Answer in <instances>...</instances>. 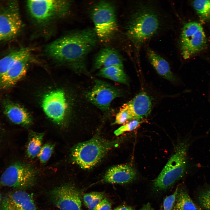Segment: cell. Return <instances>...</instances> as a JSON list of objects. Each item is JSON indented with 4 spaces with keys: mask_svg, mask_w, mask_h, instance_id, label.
I'll return each instance as SVG.
<instances>
[{
    "mask_svg": "<svg viewBox=\"0 0 210 210\" xmlns=\"http://www.w3.org/2000/svg\"><path fill=\"white\" fill-rule=\"evenodd\" d=\"M98 40L94 29H85L52 42L46 47L45 52L51 58L69 63L78 71L89 75L86 59L95 46Z\"/></svg>",
    "mask_w": 210,
    "mask_h": 210,
    "instance_id": "cell-1",
    "label": "cell"
},
{
    "mask_svg": "<svg viewBox=\"0 0 210 210\" xmlns=\"http://www.w3.org/2000/svg\"><path fill=\"white\" fill-rule=\"evenodd\" d=\"M160 18L156 10L151 6L142 5L133 14L126 29L127 35L137 50L158 32Z\"/></svg>",
    "mask_w": 210,
    "mask_h": 210,
    "instance_id": "cell-2",
    "label": "cell"
},
{
    "mask_svg": "<svg viewBox=\"0 0 210 210\" xmlns=\"http://www.w3.org/2000/svg\"><path fill=\"white\" fill-rule=\"evenodd\" d=\"M122 139L108 141L96 136L79 143L73 148V161L84 169L93 167L112 147L121 142Z\"/></svg>",
    "mask_w": 210,
    "mask_h": 210,
    "instance_id": "cell-3",
    "label": "cell"
},
{
    "mask_svg": "<svg viewBox=\"0 0 210 210\" xmlns=\"http://www.w3.org/2000/svg\"><path fill=\"white\" fill-rule=\"evenodd\" d=\"M187 145L181 143L177 147L165 166L153 182L158 190L172 186L184 175L187 166Z\"/></svg>",
    "mask_w": 210,
    "mask_h": 210,
    "instance_id": "cell-4",
    "label": "cell"
},
{
    "mask_svg": "<svg viewBox=\"0 0 210 210\" xmlns=\"http://www.w3.org/2000/svg\"><path fill=\"white\" fill-rule=\"evenodd\" d=\"M92 18L98 39L103 42L110 40L117 29L114 5L107 1H100L93 7Z\"/></svg>",
    "mask_w": 210,
    "mask_h": 210,
    "instance_id": "cell-5",
    "label": "cell"
},
{
    "mask_svg": "<svg viewBox=\"0 0 210 210\" xmlns=\"http://www.w3.org/2000/svg\"><path fill=\"white\" fill-rule=\"evenodd\" d=\"M70 2L63 0H29L27 6L31 18L36 22L44 24L65 15Z\"/></svg>",
    "mask_w": 210,
    "mask_h": 210,
    "instance_id": "cell-6",
    "label": "cell"
},
{
    "mask_svg": "<svg viewBox=\"0 0 210 210\" xmlns=\"http://www.w3.org/2000/svg\"><path fill=\"white\" fill-rule=\"evenodd\" d=\"M180 42L181 53L184 59L190 58L203 50L206 39L201 24L195 22L186 23L182 30Z\"/></svg>",
    "mask_w": 210,
    "mask_h": 210,
    "instance_id": "cell-7",
    "label": "cell"
},
{
    "mask_svg": "<svg viewBox=\"0 0 210 210\" xmlns=\"http://www.w3.org/2000/svg\"><path fill=\"white\" fill-rule=\"evenodd\" d=\"M35 173L34 170L25 164L16 163L7 168L2 175L0 184L16 190H23L34 185Z\"/></svg>",
    "mask_w": 210,
    "mask_h": 210,
    "instance_id": "cell-8",
    "label": "cell"
},
{
    "mask_svg": "<svg viewBox=\"0 0 210 210\" xmlns=\"http://www.w3.org/2000/svg\"><path fill=\"white\" fill-rule=\"evenodd\" d=\"M93 86L86 94L87 99L103 111L107 110L112 102L121 95L119 90L104 81L95 79Z\"/></svg>",
    "mask_w": 210,
    "mask_h": 210,
    "instance_id": "cell-9",
    "label": "cell"
},
{
    "mask_svg": "<svg viewBox=\"0 0 210 210\" xmlns=\"http://www.w3.org/2000/svg\"><path fill=\"white\" fill-rule=\"evenodd\" d=\"M50 197L52 202L59 210H81L79 192L72 184L56 187L51 192Z\"/></svg>",
    "mask_w": 210,
    "mask_h": 210,
    "instance_id": "cell-10",
    "label": "cell"
},
{
    "mask_svg": "<svg viewBox=\"0 0 210 210\" xmlns=\"http://www.w3.org/2000/svg\"><path fill=\"white\" fill-rule=\"evenodd\" d=\"M22 26L16 2L10 3L0 10V34L3 39H10L15 36L20 31Z\"/></svg>",
    "mask_w": 210,
    "mask_h": 210,
    "instance_id": "cell-11",
    "label": "cell"
},
{
    "mask_svg": "<svg viewBox=\"0 0 210 210\" xmlns=\"http://www.w3.org/2000/svg\"><path fill=\"white\" fill-rule=\"evenodd\" d=\"M42 107L49 118L58 124L62 123L64 119L67 107L64 91L57 90L46 94L43 99Z\"/></svg>",
    "mask_w": 210,
    "mask_h": 210,
    "instance_id": "cell-12",
    "label": "cell"
},
{
    "mask_svg": "<svg viewBox=\"0 0 210 210\" xmlns=\"http://www.w3.org/2000/svg\"><path fill=\"white\" fill-rule=\"evenodd\" d=\"M31 59L30 51L29 49L0 76V89L10 88L22 78L26 74Z\"/></svg>",
    "mask_w": 210,
    "mask_h": 210,
    "instance_id": "cell-13",
    "label": "cell"
},
{
    "mask_svg": "<svg viewBox=\"0 0 210 210\" xmlns=\"http://www.w3.org/2000/svg\"><path fill=\"white\" fill-rule=\"evenodd\" d=\"M0 210H37L31 196L23 190H16L6 194L1 199Z\"/></svg>",
    "mask_w": 210,
    "mask_h": 210,
    "instance_id": "cell-14",
    "label": "cell"
},
{
    "mask_svg": "<svg viewBox=\"0 0 210 210\" xmlns=\"http://www.w3.org/2000/svg\"><path fill=\"white\" fill-rule=\"evenodd\" d=\"M152 107L151 98L147 93L142 91L121 107L127 111L132 120H140L150 114Z\"/></svg>",
    "mask_w": 210,
    "mask_h": 210,
    "instance_id": "cell-15",
    "label": "cell"
},
{
    "mask_svg": "<svg viewBox=\"0 0 210 210\" xmlns=\"http://www.w3.org/2000/svg\"><path fill=\"white\" fill-rule=\"evenodd\" d=\"M135 169L129 164H120L113 166L106 172L103 180L111 183L124 184L132 181L136 177Z\"/></svg>",
    "mask_w": 210,
    "mask_h": 210,
    "instance_id": "cell-16",
    "label": "cell"
},
{
    "mask_svg": "<svg viewBox=\"0 0 210 210\" xmlns=\"http://www.w3.org/2000/svg\"><path fill=\"white\" fill-rule=\"evenodd\" d=\"M111 66L123 67V59L121 55L112 48H106L102 49L94 58V70L100 69Z\"/></svg>",
    "mask_w": 210,
    "mask_h": 210,
    "instance_id": "cell-17",
    "label": "cell"
},
{
    "mask_svg": "<svg viewBox=\"0 0 210 210\" xmlns=\"http://www.w3.org/2000/svg\"><path fill=\"white\" fill-rule=\"evenodd\" d=\"M4 112L13 123L16 124L27 125L30 124L32 119L30 115L23 107L10 101L4 102Z\"/></svg>",
    "mask_w": 210,
    "mask_h": 210,
    "instance_id": "cell-18",
    "label": "cell"
},
{
    "mask_svg": "<svg viewBox=\"0 0 210 210\" xmlns=\"http://www.w3.org/2000/svg\"><path fill=\"white\" fill-rule=\"evenodd\" d=\"M147 54L149 61L158 74L163 78L172 82L177 79L172 73L168 62L154 51L148 49Z\"/></svg>",
    "mask_w": 210,
    "mask_h": 210,
    "instance_id": "cell-19",
    "label": "cell"
},
{
    "mask_svg": "<svg viewBox=\"0 0 210 210\" xmlns=\"http://www.w3.org/2000/svg\"><path fill=\"white\" fill-rule=\"evenodd\" d=\"M172 210H197L196 205L185 191L178 189Z\"/></svg>",
    "mask_w": 210,
    "mask_h": 210,
    "instance_id": "cell-20",
    "label": "cell"
},
{
    "mask_svg": "<svg viewBox=\"0 0 210 210\" xmlns=\"http://www.w3.org/2000/svg\"><path fill=\"white\" fill-rule=\"evenodd\" d=\"M23 48L14 50L0 60V76L4 74L15 61L23 55L29 50Z\"/></svg>",
    "mask_w": 210,
    "mask_h": 210,
    "instance_id": "cell-21",
    "label": "cell"
},
{
    "mask_svg": "<svg viewBox=\"0 0 210 210\" xmlns=\"http://www.w3.org/2000/svg\"><path fill=\"white\" fill-rule=\"evenodd\" d=\"M43 133H33L29 140L27 148V153L29 157L33 158L39 153L41 148Z\"/></svg>",
    "mask_w": 210,
    "mask_h": 210,
    "instance_id": "cell-22",
    "label": "cell"
},
{
    "mask_svg": "<svg viewBox=\"0 0 210 210\" xmlns=\"http://www.w3.org/2000/svg\"><path fill=\"white\" fill-rule=\"evenodd\" d=\"M192 4L196 13L201 19L210 22V0L193 1Z\"/></svg>",
    "mask_w": 210,
    "mask_h": 210,
    "instance_id": "cell-23",
    "label": "cell"
},
{
    "mask_svg": "<svg viewBox=\"0 0 210 210\" xmlns=\"http://www.w3.org/2000/svg\"><path fill=\"white\" fill-rule=\"evenodd\" d=\"M125 73L123 67L118 66H111L100 70L98 76L108 79L117 75Z\"/></svg>",
    "mask_w": 210,
    "mask_h": 210,
    "instance_id": "cell-24",
    "label": "cell"
},
{
    "mask_svg": "<svg viewBox=\"0 0 210 210\" xmlns=\"http://www.w3.org/2000/svg\"><path fill=\"white\" fill-rule=\"evenodd\" d=\"M142 122V121L138 120L131 121L115 131L114 134L116 136H118L125 132L133 130L138 127Z\"/></svg>",
    "mask_w": 210,
    "mask_h": 210,
    "instance_id": "cell-25",
    "label": "cell"
},
{
    "mask_svg": "<svg viewBox=\"0 0 210 210\" xmlns=\"http://www.w3.org/2000/svg\"><path fill=\"white\" fill-rule=\"evenodd\" d=\"M54 147L53 145L49 143L42 146L38 155L41 163H45L49 160L53 151Z\"/></svg>",
    "mask_w": 210,
    "mask_h": 210,
    "instance_id": "cell-26",
    "label": "cell"
},
{
    "mask_svg": "<svg viewBox=\"0 0 210 210\" xmlns=\"http://www.w3.org/2000/svg\"><path fill=\"white\" fill-rule=\"evenodd\" d=\"M132 120V118L127 111L121 107L116 115L114 124H124L127 121Z\"/></svg>",
    "mask_w": 210,
    "mask_h": 210,
    "instance_id": "cell-27",
    "label": "cell"
},
{
    "mask_svg": "<svg viewBox=\"0 0 210 210\" xmlns=\"http://www.w3.org/2000/svg\"><path fill=\"white\" fill-rule=\"evenodd\" d=\"M199 202L203 208L210 210V190L203 192L198 197Z\"/></svg>",
    "mask_w": 210,
    "mask_h": 210,
    "instance_id": "cell-28",
    "label": "cell"
},
{
    "mask_svg": "<svg viewBox=\"0 0 210 210\" xmlns=\"http://www.w3.org/2000/svg\"><path fill=\"white\" fill-rule=\"evenodd\" d=\"M178 190V188H177L172 194L164 199L163 205L164 210H172Z\"/></svg>",
    "mask_w": 210,
    "mask_h": 210,
    "instance_id": "cell-29",
    "label": "cell"
},
{
    "mask_svg": "<svg viewBox=\"0 0 210 210\" xmlns=\"http://www.w3.org/2000/svg\"><path fill=\"white\" fill-rule=\"evenodd\" d=\"M100 192H93L85 194L83 196V201L85 206H88L100 194Z\"/></svg>",
    "mask_w": 210,
    "mask_h": 210,
    "instance_id": "cell-30",
    "label": "cell"
},
{
    "mask_svg": "<svg viewBox=\"0 0 210 210\" xmlns=\"http://www.w3.org/2000/svg\"><path fill=\"white\" fill-rule=\"evenodd\" d=\"M108 79L119 83L127 85H129L128 78L125 73L117 75Z\"/></svg>",
    "mask_w": 210,
    "mask_h": 210,
    "instance_id": "cell-31",
    "label": "cell"
},
{
    "mask_svg": "<svg viewBox=\"0 0 210 210\" xmlns=\"http://www.w3.org/2000/svg\"><path fill=\"white\" fill-rule=\"evenodd\" d=\"M111 204L107 198H104L100 202L94 210H109Z\"/></svg>",
    "mask_w": 210,
    "mask_h": 210,
    "instance_id": "cell-32",
    "label": "cell"
},
{
    "mask_svg": "<svg viewBox=\"0 0 210 210\" xmlns=\"http://www.w3.org/2000/svg\"><path fill=\"white\" fill-rule=\"evenodd\" d=\"M104 194L100 192L99 194L92 202L88 207L90 210H94L98 204L104 199Z\"/></svg>",
    "mask_w": 210,
    "mask_h": 210,
    "instance_id": "cell-33",
    "label": "cell"
},
{
    "mask_svg": "<svg viewBox=\"0 0 210 210\" xmlns=\"http://www.w3.org/2000/svg\"><path fill=\"white\" fill-rule=\"evenodd\" d=\"M114 210H134V209L130 206H121L117 207Z\"/></svg>",
    "mask_w": 210,
    "mask_h": 210,
    "instance_id": "cell-34",
    "label": "cell"
},
{
    "mask_svg": "<svg viewBox=\"0 0 210 210\" xmlns=\"http://www.w3.org/2000/svg\"><path fill=\"white\" fill-rule=\"evenodd\" d=\"M140 210H154L149 203L144 206Z\"/></svg>",
    "mask_w": 210,
    "mask_h": 210,
    "instance_id": "cell-35",
    "label": "cell"
},
{
    "mask_svg": "<svg viewBox=\"0 0 210 210\" xmlns=\"http://www.w3.org/2000/svg\"><path fill=\"white\" fill-rule=\"evenodd\" d=\"M3 39L2 37L0 34V41L1 40Z\"/></svg>",
    "mask_w": 210,
    "mask_h": 210,
    "instance_id": "cell-36",
    "label": "cell"
},
{
    "mask_svg": "<svg viewBox=\"0 0 210 210\" xmlns=\"http://www.w3.org/2000/svg\"><path fill=\"white\" fill-rule=\"evenodd\" d=\"M1 199H2L1 198V193L0 192V204L1 202Z\"/></svg>",
    "mask_w": 210,
    "mask_h": 210,
    "instance_id": "cell-37",
    "label": "cell"
},
{
    "mask_svg": "<svg viewBox=\"0 0 210 210\" xmlns=\"http://www.w3.org/2000/svg\"><path fill=\"white\" fill-rule=\"evenodd\" d=\"M109 210H111V209H110Z\"/></svg>",
    "mask_w": 210,
    "mask_h": 210,
    "instance_id": "cell-38",
    "label": "cell"
}]
</instances>
